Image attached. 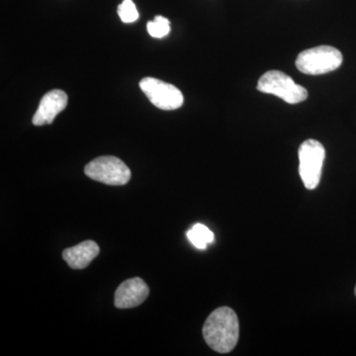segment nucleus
<instances>
[{"instance_id":"nucleus-9","label":"nucleus","mask_w":356,"mask_h":356,"mask_svg":"<svg viewBox=\"0 0 356 356\" xmlns=\"http://www.w3.org/2000/svg\"><path fill=\"white\" fill-rule=\"evenodd\" d=\"M100 248L93 241H84L74 247L65 248L63 259L72 269L86 268L99 254Z\"/></svg>"},{"instance_id":"nucleus-5","label":"nucleus","mask_w":356,"mask_h":356,"mask_svg":"<svg viewBox=\"0 0 356 356\" xmlns=\"http://www.w3.org/2000/svg\"><path fill=\"white\" fill-rule=\"evenodd\" d=\"M84 172L95 181L113 186L127 184L132 175L123 161L111 156L93 159L86 165Z\"/></svg>"},{"instance_id":"nucleus-7","label":"nucleus","mask_w":356,"mask_h":356,"mask_svg":"<svg viewBox=\"0 0 356 356\" xmlns=\"http://www.w3.org/2000/svg\"><path fill=\"white\" fill-rule=\"evenodd\" d=\"M149 289L142 278L124 281L115 292L114 304L118 309H130L140 305L149 296Z\"/></svg>"},{"instance_id":"nucleus-12","label":"nucleus","mask_w":356,"mask_h":356,"mask_svg":"<svg viewBox=\"0 0 356 356\" xmlns=\"http://www.w3.org/2000/svg\"><path fill=\"white\" fill-rule=\"evenodd\" d=\"M117 13L124 23H133L139 19V13L132 0H124Z\"/></svg>"},{"instance_id":"nucleus-10","label":"nucleus","mask_w":356,"mask_h":356,"mask_svg":"<svg viewBox=\"0 0 356 356\" xmlns=\"http://www.w3.org/2000/svg\"><path fill=\"white\" fill-rule=\"evenodd\" d=\"M187 238L194 247L199 250H205L208 243L214 241V234L202 224H196L187 232Z\"/></svg>"},{"instance_id":"nucleus-1","label":"nucleus","mask_w":356,"mask_h":356,"mask_svg":"<svg viewBox=\"0 0 356 356\" xmlns=\"http://www.w3.org/2000/svg\"><path fill=\"white\" fill-rule=\"evenodd\" d=\"M206 343L219 353H231L240 337V323L235 311L221 307L210 314L203 327Z\"/></svg>"},{"instance_id":"nucleus-11","label":"nucleus","mask_w":356,"mask_h":356,"mask_svg":"<svg viewBox=\"0 0 356 356\" xmlns=\"http://www.w3.org/2000/svg\"><path fill=\"white\" fill-rule=\"evenodd\" d=\"M147 29L149 34L154 38H163L168 36L170 32V22L168 18L163 16H156L154 21H149L147 24Z\"/></svg>"},{"instance_id":"nucleus-2","label":"nucleus","mask_w":356,"mask_h":356,"mask_svg":"<svg viewBox=\"0 0 356 356\" xmlns=\"http://www.w3.org/2000/svg\"><path fill=\"white\" fill-rule=\"evenodd\" d=\"M295 64L303 74L318 76L339 69L343 64V55L334 47L318 46L302 51Z\"/></svg>"},{"instance_id":"nucleus-3","label":"nucleus","mask_w":356,"mask_h":356,"mask_svg":"<svg viewBox=\"0 0 356 356\" xmlns=\"http://www.w3.org/2000/svg\"><path fill=\"white\" fill-rule=\"evenodd\" d=\"M257 89L261 92L277 96L289 104L305 102L308 97L305 88L295 83L291 77L280 70L266 72L259 79Z\"/></svg>"},{"instance_id":"nucleus-13","label":"nucleus","mask_w":356,"mask_h":356,"mask_svg":"<svg viewBox=\"0 0 356 356\" xmlns=\"http://www.w3.org/2000/svg\"><path fill=\"white\" fill-rule=\"evenodd\" d=\"M355 296H356V286H355Z\"/></svg>"},{"instance_id":"nucleus-8","label":"nucleus","mask_w":356,"mask_h":356,"mask_svg":"<svg viewBox=\"0 0 356 356\" xmlns=\"http://www.w3.org/2000/svg\"><path fill=\"white\" fill-rule=\"evenodd\" d=\"M69 97L65 91L54 89L43 96L38 109L33 117L35 126H44L53 123L56 117L65 109Z\"/></svg>"},{"instance_id":"nucleus-4","label":"nucleus","mask_w":356,"mask_h":356,"mask_svg":"<svg viewBox=\"0 0 356 356\" xmlns=\"http://www.w3.org/2000/svg\"><path fill=\"white\" fill-rule=\"evenodd\" d=\"M325 147L318 140H307L299 149V173L307 189L317 188L322 177Z\"/></svg>"},{"instance_id":"nucleus-6","label":"nucleus","mask_w":356,"mask_h":356,"mask_svg":"<svg viewBox=\"0 0 356 356\" xmlns=\"http://www.w3.org/2000/svg\"><path fill=\"white\" fill-rule=\"evenodd\" d=\"M140 88L149 102L159 109L170 111L180 108L184 104V95L172 84L154 77H145L140 81Z\"/></svg>"}]
</instances>
